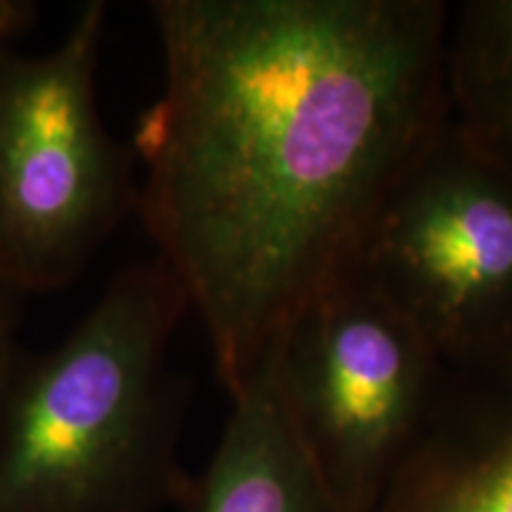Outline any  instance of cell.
<instances>
[{
  "label": "cell",
  "instance_id": "cell-1",
  "mask_svg": "<svg viewBox=\"0 0 512 512\" xmlns=\"http://www.w3.org/2000/svg\"><path fill=\"white\" fill-rule=\"evenodd\" d=\"M136 216L228 399L358 268L384 200L448 124L444 0H155Z\"/></svg>",
  "mask_w": 512,
  "mask_h": 512
},
{
  "label": "cell",
  "instance_id": "cell-8",
  "mask_svg": "<svg viewBox=\"0 0 512 512\" xmlns=\"http://www.w3.org/2000/svg\"><path fill=\"white\" fill-rule=\"evenodd\" d=\"M446 95L458 136L512 181V0L451 5Z\"/></svg>",
  "mask_w": 512,
  "mask_h": 512
},
{
  "label": "cell",
  "instance_id": "cell-6",
  "mask_svg": "<svg viewBox=\"0 0 512 512\" xmlns=\"http://www.w3.org/2000/svg\"><path fill=\"white\" fill-rule=\"evenodd\" d=\"M375 512H512V351L448 366Z\"/></svg>",
  "mask_w": 512,
  "mask_h": 512
},
{
  "label": "cell",
  "instance_id": "cell-9",
  "mask_svg": "<svg viewBox=\"0 0 512 512\" xmlns=\"http://www.w3.org/2000/svg\"><path fill=\"white\" fill-rule=\"evenodd\" d=\"M24 297L12 290L8 283L0 280V396H3L5 382H8L10 368L17 356V330L19 316H22Z\"/></svg>",
  "mask_w": 512,
  "mask_h": 512
},
{
  "label": "cell",
  "instance_id": "cell-3",
  "mask_svg": "<svg viewBox=\"0 0 512 512\" xmlns=\"http://www.w3.org/2000/svg\"><path fill=\"white\" fill-rule=\"evenodd\" d=\"M107 5L86 3L46 53L0 50V280L64 290L128 216L138 164L100 112Z\"/></svg>",
  "mask_w": 512,
  "mask_h": 512
},
{
  "label": "cell",
  "instance_id": "cell-5",
  "mask_svg": "<svg viewBox=\"0 0 512 512\" xmlns=\"http://www.w3.org/2000/svg\"><path fill=\"white\" fill-rule=\"evenodd\" d=\"M358 273L444 358L512 351V181L451 119L375 216Z\"/></svg>",
  "mask_w": 512,
  "mask_h": 512
},
{
  "label": "cell",
  "instance_id": "cell-7",
  "mask_svg": "<svg viewBox=\"0 0 512 512\" xmlns=\"http://www.w3.org/2000/svg\"><path fill=\"white\" fill-rule=\"evenodd\" d=\"M181 512H342L297 430L275 366L230 399L214 456Z\"/></svg>",
  "mask_w": 512,
  "mask_h": 512
},
{
  "label": "cell",
  "instance_id": "cell-2",
  "mask_svg": "<svg viewBox=\"0 0 512 512\" xmlns=\"http://www.w3.org/2000/svg\"><path fill=\"white\" fill-rule=\"evenodd\" d=\"M188 313L174 273L152 254L114 273L60 344L17 351L0 396V512L183 503L190 387L169 347Z\"/></svg>",
  "mask_w": 512,
  "mask_h": 512
},
{
  "label": "cell",
  "instance_id": "cell-10",
  "mask_svg": "<svg viewBox=\"0 0 512 512\" xmlns=\"http://www.w3.org/2000/svg\"><path fill=\"white\" fill-rule=\"evenodd\" d=\"M36 17V5L29 0H0V50L12 48Z\"/></svg>",
  "mask_w": 512,
  "mask_h": 512
},
{
  "label": "cell",
  "instance_id": "cell-4",
  "mask_svg": "<svg viewBox=\"0 0 512 512\" xmlns=\"http://www.w3.org/2000/svg\"><path fill=\"white\" fill-rule=\"evenodd\" d=\"M273 366L339 510L375 512L430 420L444 358L354 271L294 320Z\"/></svg>",
  "mask_w": 512,
  "mask_h": 512
}]
</instances>
